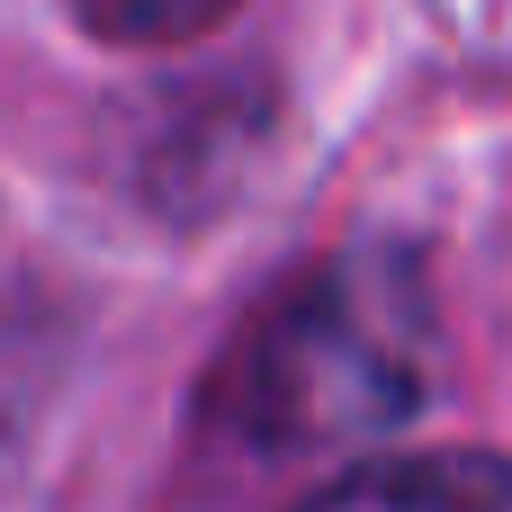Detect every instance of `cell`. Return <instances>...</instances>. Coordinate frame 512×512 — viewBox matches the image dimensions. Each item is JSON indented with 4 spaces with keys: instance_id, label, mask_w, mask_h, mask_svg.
<instances>
[{
    "instance_id": "3957f363",
    "label": "cell",
    "mask_w": 512,
    "mask_h": 512,
    "mask_svg": "<svg viewBox=\"0 0 512 512\" xmlns=\"http://www.w3.org/2000/svg\"><path fill=\"white\" fill-rule=\"evenodd\" d=\"M234 0H81V18L117 45H180L198 27H216Z\"/></svg>"
},
{
    "instance_id": "7a4b0ae2",
    "label": "cell",
    "mask_w": 512,
    "mask_h": 512,
    "mask_svg": "<svg viewBox=\"0 0 512 512\" xmlns=\"http://www.w3.org/2000/svg\"><path fill=\"white\" fill-rule=\"evenodd\" d=\"M306 512H512V459H486V450L378 459L324 486Z\"/></svg>"
},
{
    "instance_id": "6da1fadb",
    "label": "cell",
    "mask_w": 512,
    "mask_h": 512,
    "mask_svg": "<svg viewBox=\"0 0 512 512\" xmlns=\"http://www.w3.org/2000/svg\"><path fill=\"white\" fill-rule=\"evenodd\" d=\"M432 387L423 288L396 261H324L225 369V423L261 450H333L405 423Z\"/></svg>"
}]
</instances>
